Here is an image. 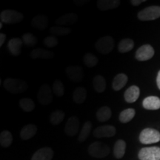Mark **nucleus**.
<instances>
[{"instance_id": "nucleus-13", "label": "nucleus", "mask_w": 160, "mask_h": 160, "mask_svg": "<svg viewBox=\"0 0 160 160\" xmlns=\"http://www.w3.org/2000/svg\"><path fill=\"white\" fill-rule=\"evenodd\" d=\"M22 40L19 38H13L8 42V49L12 55L18 57L21 54L22 48Z\"/></svg>"}, {"instance_id": "nucleus-39", "label": "nucleus", "mask_w": 160, "mask_h": 160, "mask_svg": "<svg viewBox=\"0 0 160 160\" xmlns=\"http://www.w3.org/2000/svg\"><path fill=\"white\" fill-rule=\"evenodd\" d=\"M145 2V0H132V1H131V3L133 5L138 6V5H139L140 4H142V2Z\"/></svg>"}, {"instance_id": "nucleus-27", "label": "nucleus", "mask_w": 160, "mask_h": 160, "mask_svg": "<svg viewBox=\"0 0 160 160\" xmlns=\"http://www.w3.org/2000/svg\"><path fill=\"white\" fill-rule=\"evenodd\" d=\"M93 87L98 93H102L106 88V80L102 76L97 75L93 79Z\"/></svg>"}, {"instance_id": "nucleus-4", "label": "nucleus", "mask_w": 160, "mask_h": 160, "mask_svg": "<svg viewBox=\"0 0 160 160\" xmlns=\"http://www.w3.org/2000/svg\"><path fill=\"white\" fill-rule=\"evenodd\" d=\"M139 140L142 144L148 145L159 142L160 141V133L153 128H145L141 132Z\"/></svg>"}, {"instance_id": "nucleus-31", "label": "nucleus", "mask_w": 160, "mask_h": 160, "mask_svg": "<svg viewBox=\"0 0 160 160\" xmlns=\"http://www.w3.org/2000/svg\"><path fill=\"white\" fill-rule=\"evenodd\" d=\"M71 29L67 27H62V26H53L50 28V32L52 33V35L55 37H62V36H67L71 33Z\"/></svg>"}, {"instance_id": "nucleus-17", "label": "nucleus", "mask_w": 160, "mask_h": 160, "mask_svg": "<svg viewBox=\"0 0 160 160\" xmlns=\"http://www.w3.org/2000/svg\"><path fill=\"white\" fill-rule=\"evenodd\" d=\"M140 94V90L137 86L132 85L126 90L124 94L125 101L128 103H133L137 101Z\"/></svg>"}, {"instance_id": "nucleus-1", "label": "nucleus", "mask_w": 160, "mask_h": 160, "mask_svg": "<svg viewBox=\"0 0 160 160\" xmlns=\"http://www.w3.org/2000/svg\"><path fill=\"white\" fill-rule=\"evenodd\" d=\"M4 88L13 94L22 93L28 89V84L22 79L8 78L4 82Z\"/></svg>"}, {"instance_id": "nucleus-18", "label": "nucleus", "mask_w": 160, "mask_h": 160, "mask_svg": "<svg viewBox=\"0 0 160 160\" xmlns=\"http://www.w3.org/2000/svg\"><path fill=\"white\" fill-rule=\"evenodd\" d=\"M120 3L121 2L119 0H99L97 1V5L100 11H105L117 8Z\"/></svg>"}, {"instance_id": "nucleus-41", "label": "nucleus", "mask_w": 160, "mask_h": 160, "mask_svg": "<svg viewBox=\"0 0 160 160\" xmlns=\"http://www.w3.org/2000/svg\"><path fill=\"white\" fill-rule=\"evenodd\" d=\"M157 83L158 88H159V89L160 90V71H159V73H158V75H157Z\"/></svg>"}, {"instance_id": "nucleus-29", "label": "nucleus", "mask_w": 160, "mask_h": 160, "mask_svg": "<svg viewBox=\"0 0 160 160\" xmlns=\"http://www.w3.org/2000/svg\"><path fill=\"white\" fill-rule=\"evenodd\" d=\"M136 111L133 108H128L124 110L119 113V119L122 123H128L134 117Z\"/></svg>"}, {"instance_id": "nucleus-9", "label": "nucleus", "mask_w": 160, "mask_h": 160, "mask_svg": "<svg viewBox=\"0 0 160 160\" xmlns=\"http://www.w3.org/2000/svg\"><path fill=\"white\" fill-rule=\"evenodd\" d=\"M65 73L68 79L75 82H79L84 77L82 68L79 65H70L66 68Z\"/></svg>"}, {"instance_id": "nucleus-28", "label": "nucleus", "mask_w": 160, "mask_h": 160, "mask_svg": "<svg viewBox=\"0 0 160 160\" xmlns=\"http://www.w3.org/2000/svg\"><path fill=\"white\" fill-rule=\"evenodd\" d=\"M92 130V124L90 121H87L84 123V125L82 128L81 131L78 137V140L80 142H83L86 139H88V137H89L90 133H91Z\"/></svg>"}, {"instance_id": "nucleus-33", "label": "nucleus", "mask_w": 160, "mask_h": 160, "mask_svg": "<svg viewBox=\"0 0 160 160\" xmlns=\"http://www.w3.org/2000/svg\"><path fill=\"white\" fill-rule=\"evenodd\" d=\"M19 106L25 112H31L35 108V103L29 98H23L20 99Z\"/></svg>"}, {"instance_id": "nucleus-36", "label": "nucleus", "mask_w": 160, "mask_h": 160, "mask_svg": "<svg viewBox=\"0 0 160 160\" xmlns=\"http://www.w3.org/2000/svg\"><path fill=\"white\" fill-rule=\"evenodd\" d=\"M53 93L57 97H62L65 94V86L59 79L55 80L53 84Z\"/></svg>"}, {"instance_id": "nucleus-26", "label": "nucleus", "mask_w": 160, "mask_h": 160, "mask_svg": "<svg viewBox=\"0 0 160 160\" xmlns=\"http://www.w3.org/2000/svg\"><path fill=\"white\" fill-rule=\"evenodd\" d=\"M134 47V42L129 38L122 39L118 45V51L119 53H127L131 51Z\"/></svg>"}, {"instance_id": "nucleus-37", "label": "nucleus", "mask_w": 160, "mask_h": 160, "mask_svg": "<svg viewBox=\"0 0 160 160\" xmlns=\"http://www.w3.org/2000/svg\"><path fill=\"white\" fill-rule=\"evenodd\" d=\"M43 42L44 45H45L46 47L51 48H54L58 45V39L57 37L51 35L46 37L45 39H44Z\"/></svg>"}, {"instance_id": "nucleus-34", "label": "nucleus", "mask_w": 160, "mask_h": 160, "mask_svg": "<svg viewBox=\"0 0 160 160\" xmlns=\"http://www.w3.org/2000/svg\"><path fill=\"white\" fill-rule=\"evenodd\" d=\"M22 42L27 47H33L37 45V39L33 33H24L22 37Z\"/></svg>"}, {"instance_id": "nucleus-21", "label": "nucleus", "mask_w": 160, "mask_h": 160, "mask_svg": "<svg viewBox=\"0 0 160 160\" xmlns=\"http://www.w3.org/2000/svg\"><path fill=\"white\" fill-rule=\"evenodd\" d=\"M53 56L54 53L52 51L42 48H36L31 53V57L33 59H48L53 57Z\"/></svg>"}, {"instance_id": "nucleus-11", "label": "nucleus", "mask_w": 160, "mask_h": 160, "mask_svg": "<svg viewBox=\"0 0 160 160\" xmlns=\"http://www.w3.org/2000/svg\"><path fill=\"white\" fill-rule=\"evenodd\" d=\"M79 119L76 116L70 117L68 119L65 126V133L69 137H73L77 135L79 130Z\"/></svg>"}, {"instance_id": "nucleus-30", "label": "nucleus", "mask_w": 160, "mask_h": 160, "mask_svg": "<svg viewBox=\"0 0 160 160\" xmlns=\"http://www.w3.org/2000/svg\"><path fill=\"white\" fill-rule=\"evenodd\" d=\"M13 142V136L8 131H3L0 134V144L3 148H8Z\"/></svg>"}, {"instance_id": "nucleus-25", "label": "nucleus", "mask_w": 160, "mask_h": 160, "mask_svg": "<svg viewBox=\"0 0 160 160\" xmlns=\"http://www.w3.org/2000/svg\"><path fill=\"white\" fill-rule=\"evenodd\" d=\"M87 97V91L84 87H78L73 93V99L77 104H82Z\"/></svg>"}, {"instance_id": "nucleus-3", "label": "nucleus", "mask_w": 160, "mask_h": 160, "mask_svg": "<svg viewBox=\"0 0 160 160\" xmlns=\"http://www.w3.org/2000/svg\"><path fill=\"white\" fill-rule=\"evenodd\" d=\"M95 48L102 54H108L111 53L114 48V40L110 36H105L100 38L96 42Z\"/></svg>"}, {"instance_id": "nucleus-24", "label": "nucleus", "mask_w": 160, "mask_h": 160, "mask_svg": "<svg viewBox=\"0 0 160 160\" xmlns=\"http://www.w3.org/2000/svg\"><path fill=\"white\" fill-rule=\"evenodd\" d=\"M126 143L122 139H119L116 142L113 146V155L117 159H121L125 153Z\"/></svg>"}, {"instance_id": "nucleus-2", "label": "nucleus", "mask_w": 160, "mask_h": 160, "mask_svg": "<svg viewBox=\"0 0 160 160\" xmlns=\"http://www.w3.org/2000/svg\"><path fill=\"white\" fill-rule=\"evenodd\" d=\"M88 153L91 157L95 158H104L107 157L110 153L111 149L106 144L102 143L100 142H94L90 145L88 149Z\"/></svg>"}, {"instance_id": "nucleus-23", "label": "nucleus", "mask_w": 160, "mask_h": 160, "mask_svg": "<svg viewBox=\"0 0 160 160\" xmlns=\"http://www.w3.org/2000/svg\"><path fill=\"white\" fill-rule=\"evenodd\" d=\"M111 110L108 106H103L100 108L97 112V119L100 122H105L111 118Z\"/></svg>"}, {"instance_id": "nucleus-7", "label": "nucleus", "mask_w": 160, "mask_h": 160, "mask_svg": "<svg viewBox=\"0 0 160 160\" xmlns=\"http://www.w3.org/2000/svg\"><path fill=\"white\" fill-rule=\"evenodd\" d=\"M37 98L42 105H48L53 101V92L51 86L47 84L42 85L38 91Z\"/></svg>"}, {"instance_id": "nucleus-14", "label": "nucleus", "mask_w": 160, "mask_h": 160, "mask_svg": "<svg viewBox=\"0 0 160 160\" xmlns=\"http://www.w3.org/2000/svg\"><path fill=\"white\" fill-rule=\"evenodd\" d=\"M78 20V17L76 13H66L60 17L59 18L56 20V24L57 25L65 27V26H70L72 25H74Z\"/></svg>"}, {"instance_id": "nucleus-32", "label": "nucleus", "mask_w": 160, "mask_h": 160, "mask_svg": "<svg viewBox=\"0 0 160 160\" xmlns=\"http://www.w3.org/2000/svg\"><path fill=\"white\" fill-rule=\"evenodd\" d=\"M65 113L62 111L57 110V111H53L50 116V122L53 125H59L65 119Z\"/></svg>"}, {"instance_id": "nucleus-40", "label": "nucleus", "mask_w": 160, "mask_h": 160, "mask_svg": "<svg viewBox=\"0 0 160 160\" xmlns=\"http://www.w3.org/2000/svg\"><path fill=\"white\" fill-rule=\"evenodd\" d=\"M5 39H6V35L5 33H2L1 34H0V47L2 46L4 42H5Z\"/></svg>"}, {"instance_id": "nucleus-19", "label": "nucleus", "mask_w": 160, "mask_h": 160, "mask_svg": "<svg viewBox=\"0 0 160 160\" xmlns=\"http://www.w3.org/2000/svg\"><path fill=\"white\" fill-rule=\"evenodd\" d=\"M37 127L33 124L24 126L20 131V137L22 140H28L34 137L37 132Z\"/></svg>"}, {"instance_id": "nucleus-38", "label": "nucleus", "mask_w": 160, "mask_h": 160, "mask_svg": "<svg viewBox=\"0 0 160 160\" xmlns=\"http://www.w3.org/2000/svg\"><path fill=\"white\" fill-rule=\"evenodd\" d=\"M88 2V0H82H82H76L74 1V4L77 6H82Z\"/></svg>"}, {"instance_id": "nucleus-22", "label": "nucleus", "mask_w": 160, "mask_h": 160, "mask_svg": "<svg viewBox=\"0 0 160 160\" xmlns=\"http://www.w3.org/2000/svg\"><path fill=\"white\" fill-rule=\"evenodd\" d=\"M128 77L125 73H119L114 77L112 82V88L116 91H120L122 88L125 87L128 82Z\"/></svg>"}, {"instance_id": "nucleus-35", "label": "nucleus", "mask_w": 160, "mask_h": 160, "mask_svg": "<svg viewBox=\"0 0 160 160\" xmlns=\"http://www.w3.org/2000/svg\"><path fill=\"white\" fill-rule=\"evenodd\" d=\"M84 63L88 68H93L99 62L98 58L91 53H87L84 56Z\"/></svg>"}, {"instance_id": "nucleus-6", "label": "nucleus", "mask_w": 160, "mask_h": 160, "mask_svg": "<svg viewBox=\"0 0 160 160\" xmlns=\"http://www.w3.org/2000/svg\"><path fill=\"white\" fill-rule=\"evenodd\" d=\"M1 22L5 24H17L23 19L21 13L13 10H5L0 14Z\"/></svg>"}, {"instance_id": "nucleus-20", "label": "nucleus", "mask_w": 160, "mask_h": 160, "mask_svg": "<svg viewBox=\"0 0 160 160\" xmlns=\"http://www.w3.org/2000/svg\"><path fill=\"white\" fill-rule=\"evenodd\" d=\"M143 107L147 110H158L160 108V99L157 97H148L143 100Z\"/></svg>"}, {"instance_id": "nucleus-5", "label": "nucleus", "mask_w": 160, "mask_h": 160, "mask_svg": "<svg viewBox=\"0 0 160 160\" xmlns=\"http://www.w3.org/2000/svg\"><path fill=\"white\" fill-rule=\"evenodd\" d=\"M139 19L141 21H151L160 17L159 6H150L138 13Z\"/></svg>"}, {"instance_id": "nucleus-42", "label": "nucleus", "mask_w": 160, "mask_h": 160, "mask_svg": "<svg viewBox=\"0 0 160 160\" xmlns=\"http://www.w3.org/2000/svg\"><path fill=\"white\" fill-rule=\"evenodd\" d=\"M2 23L3 22H1V23H0V28H2Z\"/></svg>"}, {"instance_id": "nucleus-16", "label": "nucleus", "mask_w": 160, "mask_h": 160, "mask_svg": "<svg viewBox=\"0 0 160 160\" xmlns=\"http://www.w3.org/2000/svg\"><path fill=\"white\" fill-rule=\"evenodd\" d=\"M48 18L46 17L45 15L40 14L36 16L33 18L31 25L32 27H33L36 29L43 31V30L46 29V28L48 25Z\"/></svg>"}, {"instance_id": "nucleus-15", "label": "nucleus", "mask_w": 160, "mask_h": 160, "mask_svg": "<svg viewBox=\"0 0 160 160\" xmlns=\"http://www.w3.org/2000/svg\"><path fill=\"white\" fill-rule=\"evenodd\" d=\"M53 157V151L48 147L42 148L35 152L31 160H52Z\"/></svg>"}, {"instance_id": "nucleus-12", "label": "nucleus", "mask_w": 160, "mask_h": 160, "mask_svg": "<svg viewBox=\"0 0 160 160\" xmlns=\"http://www.w3.org/2000/svg\"><path fill=\"white\" fill-rule=\"evenodd\" d=\"M154 55V49L150 45H144L136 52L135 57L139 61H146L151 59Z\"/></svg>"}, {"instance_id": "nucleus-8", "label": "nucleus", "mask_w": 160, "mask_h": 160, "mask_svg": "<svg viewBox=\"0 0 160 160\" xmlns=\"http://www.w3.org/2000/svg\"><path fill=\"white\" fill-rule=\"evenodd\" d=\"M140 160H160V148H143L139 152Z\"/></svg>"}, {"instance_id": "nucleus-10", "label": "nucleus", "mask_w": 160, "mask_h": 160, "mask_svg": "<svg viewBox=\"0 0 160 160\" xmlns=\"http://www.w3.org/2000/svg\"><path fill=\"white\" fill-rule=\"evenodd\" d=\"M117 133L116 128L113 125H102L97 127L93 132V137L96 138L112 137Z\"/></svg>"}]
</instances>
